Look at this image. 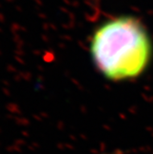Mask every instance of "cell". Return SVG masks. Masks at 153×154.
<instances>
[{"label":"cell","mask_w":153,"mask_h":154,"mask_svg":"<svg viewBox=\"0 0 153 154\" xmlns=\"http://www.w3.org/2000/svg\"><path fill=\"white\" fill-rule=\"evenodd\" d=\"M91 53L95 65L107 79L122 80L143 72L151 46L139 21L121 17L104 23L94 32Z\"/></svg>","instance_id":"obj_1"}]
</instances>
